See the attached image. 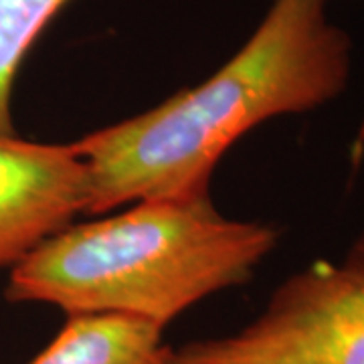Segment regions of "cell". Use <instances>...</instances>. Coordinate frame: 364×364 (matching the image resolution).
Wrapping results in <instances>:
<instances>
[{"instance_id":"obj_2","label":"cell","mask_w":364,"mask_h":364,"mask_svg":"<svg viewBox=\"0 0 364 364\" xmlns=\"http://www.w3.org/2000/svg\"><path fill=\"white\" fill-rule=\"evenodd\" d=\"M277 243V227L227 219L210 195L140 200L53 235L11 272L4 298L164 330L198 301L249 282Z\"/></svg>"},{"instance_id":"obj_5","label":"cell","mask_w":364,"mask_h":364,"mask_svg":"<svg viewBox=\"0 0 364 364\" xmlns=\"http://www.w3.org/2000/svg\"><path fill=\"white\" fill-rule=\"evenodd\" d=\"M162 328L117 314L67 316L61 332L28 364H172Z\"/></svg>"},{"instance_id":"obj_7","label":"cell","mask_w":364,"mask_h":364,"mask_svg":"<svg viewBox=\"0 0 364 364\" xmlns=\"http://www.w3.org/2000/svg\"><path fill=\"white\" fill-rule=\"evenodd\" d=\"M344 265L354 267L358 272H364V233L354 241V245L348 251V257L344 261Z\"/></svg>"},{"instance_id":"obj_1","label":"cell","mask_w":364,"mask_h":364,"mask_svg":"<svg viewBox=\"0 0 364 364\" xmlns=\"http://www.w3.org/2000/svg\"><path fill=\"white\" fill-rule=\"evenodd\" d=\"M350 73L352 39L330 21L328 0H273L243 47L203 83L73 142L90 176L87 215L208 195L239 138L330 104Z\"/></svg>"},{"instance_id":"obj_3","label":"cell","mask_w":364,"mask_h":364,"mask_svg":"<svg viewBox=\"0 0 364 364\" xmlns=\"http://www.w3.org/2000/svg\"><path fill=\"white\" fill-rule=\"evenodd\" d=\"M172 364H364V272L318 261L245 328L174 348Z\"/></svg>"},{"instance_id":"obj_4","label":"cell","mask_w":364,"mask_h":364,"mask_svg":"<svg viewBox=\"0 0 364 364\" xmlns=\"http://www.w3.org/2000/svg\"><path fill=\"white\" fill-rule=\"evenodd\" d=\"M90 176L71 144L0 134V272L11 269L85 213Z\"/></svg>"},{"instance_id":"obj_6","label":"cell","mask_w":364,"mask_h":364,"mask_svg":"<svg viewBox=\"0 0 364 364\" xmlns=\"http://www.w3.org/2000/svg\"><path fill=\"white\" fill-rule=\"evenodd\" d=\"M71 0H0V134H16L13 90L26 55Z\"/></svg>"}]
</instances>
